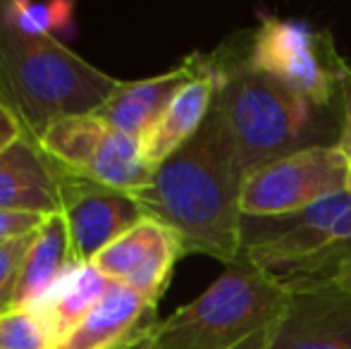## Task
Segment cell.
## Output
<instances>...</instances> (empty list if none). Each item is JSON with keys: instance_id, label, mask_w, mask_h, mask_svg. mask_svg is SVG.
<instances>
[{"instance_id": "1", "label": "cell", "mask_w": 351, "mask_h": 349, "mask_svg": "<svg viewBox=\"0 0 351 349\" xmlns=\"http://www.w3.org/2000/svg\"><path fill=\"white\" fill-rule=\"evenodd\" d=\"M241 182L244 173L213 101L204 127L162 160L151 182L132 196L143 218L177 234L184 254H201L232 265L241 258Z\"/></svg>"}, {"instance_id": "2", "label": "cell", "mask_w": 351, "mask_h": 349, "mask_svg": "<svg viewBox=\"0 0 351 349\" xmlns=\"http://www.w3.org/2000/svg\"><path fill=\"white\" fill-rule=\"evenodd\" d=\"M208 60L217 72V110L244 175L311 146H337L342 106L318 108L251 70L234 36Z\"/></svg>"}, {"instance_id": "3", "label": "cell", "mask_w": 351, "mask_h": 349, "mask_svg": "<svg viewBox=\"0 0 351 349\" xmlns=\"http://www.w3.org/2000/svg\"><path fill=\"white\" fill-rule=\"evenodd\" d=\"M117 84L56 36L14 27L0 5V106L24 136L41 141L56 122L96 112Z\"/></svg>"}, {"instance_id": "4", "label": "cell", "mask_w": 351, "mask_h": 349, "mask_svg": "<svg viewBox=\"0 0 351 349\" xmlns=\"http://www.w3.org/2000/svg\"><path fill=\"white\" fill-rule=\"evenodd\" d=\"M289 289L244 256L194 302L156 323V349H237L273 328L285 313Z\"/></svg>"}, {"instance_id": "5", "label": "cell", "mask_w": 351, "mask_h": 349, "mask_svg": "<svg viewBox=\"0 0 351 349\" xmlns=\"http://www.w3.org/2000/svg\"><path fill=\"white\" fill-rule=\"evenodd\" d=\"M241 256L282 287L328 282L351 258V199L347 191L282 218H246Z\"/></svg>"}, {"instance_id": "6", "label": "cell", "mask_w": 351, "mask_h": 349, "mask_svg": "<svg viewBox=\"0 0 351 349\" xmlns=\"http://www.w3.org/2000/svg\"><path fill=\"white\" fill-rule=\"evenodd\" d=\"M241 56L251 70L270 77L318 108L339 103V84L347 60L330 34L304 19L263 14L251 36L239 38Z\"/></svg>"}, {"instance_id": "7", "label": "cell", "mask_w": 351, "mask_h": 349, "mask_svg": "<svg viewBox=\"0 0 351 349\" xmlns=\"http://www.w3.org/2000/svg\"><path fill=\"white\" fill-rule=\"evenodd\" d=\"M349 158L337 146H311L244 175L241 213L246 218H282L311 208L347 189Z\"/></svg>"}, {"instance_id": "8", "label": "cell", "mask_w": 351, "mask_h": 349, "mask_svg": "<svg viewBox=\"0 0 351 349\" xmlns=\"http://www.w3.org/2000/svg\"><path fill=\"white\" fill-rule=\"evenodd\" d=\"M38 144L62 170L112 189L134 191L151 182L153 170L141 154V141L88 112L56 122Z\"/></svg>"}, {"instance_id": "9", "label": "cell", "mask_w": 351, "mask_h": 349, "mask_svg": "<svg viewBox=\"0 0 351 349\" xmlns=\"http://www.w3.org/2000/svg\"><path fill=\"white\" fill-rule=\"evenodd\" d=\"M60 213L67 223L72 252L79 263H91L96 254H101L108 244L122 237L143 218L132 194L72 175L62 168Z\"/></svg>"}, {"instance_id": "10", "label": "cell", "mask_w": 351, "mask_h": 349, "mask_svg": "<svg viewBox=\"0 0 351 349\" xmlns=\"http://www.w3.org/2000/svg\"><path fill=\"white\" fill-rule=\"evenodd\" d=\"M182 256L184 249L172 230L151 218H141L134 228L96 254L91 265L108 280L130 285L148 302L158 304Z\"/></svg>"}, {"instance_id": "11", "label": "cell", "mask_w": 351, "mask_h": 349, "mask_svg": "<svg viewBox=\"0 0 351 349\" xmlns=\"http://www.w3.org/2000/svg\"><path fill=\"white\" fill-rule=\"evenodd\" d=\"M265 349H351V292L332 282L289 289Z\"/></svg>"}, {"instance_id": "12", "label": "cell", "mask_w": 351, "mask_h": 349, "mask_svg": "<svg viewBox=\"0 0 351 349\" xmlns=\"http://www.w3.org/2000/svg\"><path fill=\"white\" fill-rule=\"evenodd\" d=\"M0 210L60 213V168L32 136H19L0 151Z\"/></svg>"}, {"instance_id": "13", "label": "cell", "mask_w": 351, "mask_h": 349, "mask_svg": "<svg viewBox=\"0 0 351 349\" xmlns=\"http://www.w3.org/2000/svg\"><path fill=\"white\" fill-rule=\"evenodd\" d=\"M158 304L112 280L98 304L56 349H122L153 330Z\"/></svg>"}, {"instance_id": "14", "label": "cell", "mask_w": 351, "mask_h": 349, "mask_svg": "<svg viewBox=\"0 0 351 349\" xmlns=\"http://www.w3.org/2000/svg\"><path fill=\"white\" fill-rule=\"evenodd\" d=\"M199 72V53L186 56L180 65L156 77L136 82H122L106 103L96 110L101 120L125 134L143 139L153 125L160 120L165 108L172 103L182 86Z\"/></svg>"}, {"instance_id": "15", "label": "cell", "mask_w": 351, "mask_h": 349, "mask_svg": "<svg viewBox=\"0 0 351 349\" xmlns=\"http://www.w3.org/2000/svg\"><path fill=\"white\" fill-rule=\"evenodd\" d=\"M215 96L217 72L210 65L208 53H199V72L177 91L160 120L141 139V154L151 168L170 158L204 127Z\"/></svg>"}, {"instance_id": "16", "label": "cell", "mask_w": 351, "mask_h": 349, "mask_svg": "<svg viewBox=\"0 0 351 349\" xmlns=\"http://www.w3.org/2000/svg\"><path fill=\"white\" fill-rule=\"evenodd\" d=\"M79 261L74 258L70 232L62 213L46 215L38 225L17 282L10 294L12 309H34Z\"/></svg>"}, {"instance_id": "17", "label": "cell", "mask_w": 351, "mask_h": 349, "mask_svg": "<svg viewBox=\"0 0 351 349\" xmlns=\"http://www.w3.org/2000/svg\"><path fill=\"white\" fill-rule=\"evenodd\" d=\"M110 282L112 280L98 273L91 263H79L32 309L46 326L53 349L84 321V316L96 306Z\"/></svg>"}, {"instance_id": "18", "label": "cell", "mask_w": 351, "mask_h": 349, "mask_svg": "<svg viewBox=\"0 0 351 349\" xmlns=\"http://www.w3.org/2000/svg\"><path fill=\"white\" fill-rule=\"evenodd\" d=\"M3 12L14 27L38 36H56L60 29L70 27L74 3L53 0V3H27V0H5Z\"/></svg>"}, {"instance_id": "19", "label": "cell", "mask_w": 351, "mask_h": 349, "mask_svg": "<svg viewBox=\"0 0 351 349\" xmlns=\"http://www.w3.org/2000/svg\"><path fill=\"white\" fill-rule=\"evenodd\" d=\"M0 349H53L46 326L32 309L0 313Z\"/></svg>"}, {"instance_id": "20", "label": "cell", "mask_w": 351, "mask_h": 349, "mask_svg": "<svg viewBox=\"0 0 351 349\" xmlns=\"http://www.w3.org/2000/svg\"><path fill=\"white\" fill-rule=\"evenodd\" d=\"M36 230L12 237L8 242H0V302L8 309H12L10 306V294H12L14 282H17L19 273H22V265L27 261V254L34 244Z\"/></svg>"}, {"instance_id": "21", "label": "cell", "mask_w": 351, "mask_h": 349, "mask_svg": "<svg viewBox=\"0 0 351 349\" xmlns=\"http://www.w3.org/2000/svg\"><path fill=\"white\" fill-rule=\"evenodd\" d=\"M339 103H342V130H339L337 149L342 151L351 163V65L347 62L339 84Z\"/></svg>"}, {"instance_id": "22", "label": "cell", "mask_w": 351, "mask_h": 349, "mask_svg": "<svg viewBox=\"0 0 351 349\" xmlns=\"http://www.w3.org/2000/svg\"><path fill=\"white\" fill-rule=\"evenodd\" d=\"M41 223H43V215L0 210V242H8V239L19 237V234L34 232Z\"/></svg>"}, {"instance_id": "23", "label": "cell", "mask_w": 351, "mask_h": 349, "mask_svg": "<svg viewBox=\"0 0 351 349\" xmlns=\"http://www.w3.org/2000/svg\"><path fill=\"white\" fill-rule=\"evenodd\" d=\"M22 134L24 132H22V127H19V122L0 106V151H3L5 146L12 144V141H17Z\"/></svg>"}, {"instance_id": "24", "label": "cell", "mask_w": 351, "mask_h": 349, "mask_svg": "<svg viewBox=\"0 0 351 349\" xmlns=\"http://www.w3.org/2000/svg\"><path fill=\"white\" fill-rule=\"evenodd\" d=\"M328 282H332L335 287L344 289V292H351V258L339 265L337 273H335L332 278L328 280Z\"/></svg>"}, {"instance_id": "25", "label": "cell", "mask_w": 351, "mask_h": 349, "mask_svg": "<svg viewBox=\"0 0 351 349\" xmlns=\"http://www.w3.org/2000/svg\"><path fill=\"white\" fill-rule=\"evenodd\" d=\"M153 328H156V326H153ZM151 333H146V335L139 337L136 342H132V345H127V347H122V349H156V347H153V342H151Z\"/></svg>"}, {"instance_id": "26", "label": "cell", "mask_w": 351, "mask_h": 349, "mask_svg": "<svg viewBox=\"0 0 351 349\" xmlns=\"http://www.w3.org/2000/svg\"><path fill=\"white\" fill-rule=\"evenodd\" d=\"M349 194V199H351V170H349V175H347V189H344Z\"/></svg>"}, {"instance_id": "27", "label": "cell", "mask_w": 351, "mask_h": 349, "mask_svg": "<svg viewBox=\"0 0 351 349\" xmlns=\"http://www.w3.org/2000/svg\"><path fill=\"white\" fill-rule=\"evenodd\" d=\"M3 311H8V306H5V304L0 302V313H3Z\"/></svg>"}]
</instances>
